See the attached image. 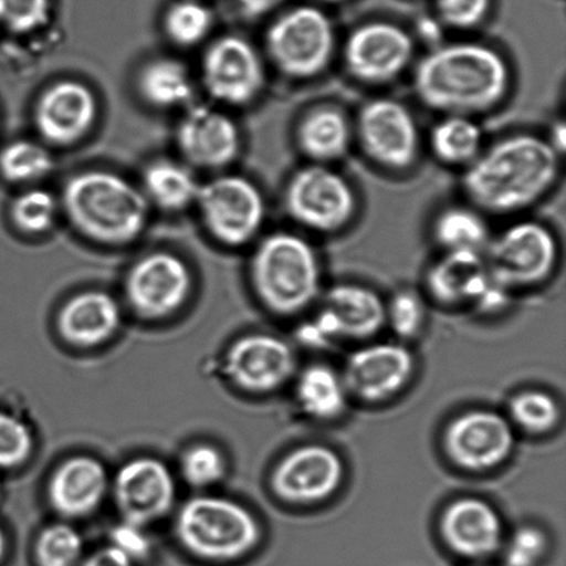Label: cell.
<instances>
[{"mask_svg": "<svg viewBox=\"0 0 566 566\" xmlns=\"http://www.w3.org/2000/svg\"><path fill=\"white\" fill-rule=\"evenodd\" d=\"M512 82L506 57L479 42L437 44L413 71V91L426 107L470 118L499 107Z\"/></svg>", "mask_w": 566, "mask_h": 566, "instance_id": "2", "label": "cell"}, {"mask_svg": "<svg viewBox=\"0 0 566 566\" xmlns=\"http://www.w3.org/2000/svg\"><path fill=\"white\" fill-rule=\"evenodd\" d=\"M80 532L66 524H53L39 534L35 543L38 566H80L83 559Z\"/></svg>", "mask_w": 566, "mask_h": 566, "instance_id": "36", "label": "cell"}, {"mask_svg": "<svg viewBox=\"0 0 566 566\" xmlns=\"http://www.w3.org/2000/svg\"><path fill=\"white\" fill-rule=\"evenodd\" d=\"M212 28V11L198 0H179L170 4L164 15L166 36L180 48L202 43Z\"/></svg>", "mask_w": 566, "mask_h": 566, "instance_id": "33", "label": "cell"}, {"mask_svg": "<svg viewBox=\"0 0 566 566\" xmlns=\"http://www.w3.org/2000/svg\"><path fill=\"white\" fill-rule=\"evenodd\" d=\"M386 325V303L371 289L357 283H338L326 291L313 321L300 327L298 336L311 347L332 342L366 340Z\"/></svg>", "mask_w": 566, "mask_h": 566, "instance_id": "10", "label": "cell"}, {"mask_svg": "<svg viewBox=\"0 0 566 566\" xmlns=\"http://www.w3.org/2000/svg\"><path fill=\"white\" fill-rule=\"evenodd\" d=\"M57 214V199L41 188L21 192L10 207L11 223L25 235L46 234L53 229Z\"/></svg>", "mask_w": 566, "mask_h": 566, "instance_id": "35", "label": "cell"}, {"mask_svg": "<svg viewBox=\"0 0 566 566\" xmlns=\"http://www.w3.org/2000/svg\"><path fill=\"white\" fill-rule=\"evenodd\" d=\"M514 446L513 424L488 409L459 415L443 432V449L449 460L471 473L499 468L513 453Z\"/></svg>", "mask_w": 566, "mask_h": 566, "instance_id": "14", "label": "cell"}, {"mask_svg": "<svg viewBox=\"0 0 566 566\" xmlns=\"http://www.w3.org/2000/svg\"><path fill=\"white\" fill-rule=\"evenodd\" d=\"M180 545L208 563H232L259 546L262 531L248 509L224 497L199 496L181 507L176 523Z\"/></svg>", "mask_w": 566, "mask_h": 566, "instance_id": "5", "label": "cell"}, {"mask_svg": "<svg viewBox=\"0 0 566 566\" xmlns=\"http://www.w3.org/2000/svg\"><path fill=\"white\" fill-rule=\"evenodd\" d=\"M202 223L221 245L240 248L262 231L268 214L260 188L247 177H216L199 188L197 202Z\"/></svg>", "mask_w": 566, "mask_h": 566, "instance_id": "9", "label": "cell"}, {"mask_svg": "<svg viewBox=\"0 0 566 566\" xmlns=\"http://www.w3.org/2000/svg\"><path fill=\"white\" fill-rule=\"evenodd\" d=\"M413 38L403 28L387 21L359 25L343 46L348 74L369 85L396 81L412 64Z\"/></svg>", "mask_w": 566, "mask_h": 566, "instance_id": "13", "label": "cell"}, {"mask_svg": "<svg viewBox=\"0 0 566 566\" xmlns=\"http://www.w3.org/2000/svg\"><path fill=\"white\" fill-rule=\"evenodd\" d=\"M80 566H136L129 557L114 546L99 548L91 557L82 559Z\"/></svg>", "mask_w": 566, "mask_h": 566, "instance_id": "44", "label": "cell"}, {"mask_svg": "<svg viewBox=\"0 0 566 566\" xmlns=\"http://www.w3.org/2000/svg\"><path fill=\"white\" fill-rule=\"evenodd\" d=\"M440 534L448 551L468 562H485L501 553L504 526L492 504L479 497H460L443 510Z\"/></svg>", "mask_w": 566, "mask_h": 566, "instance_id": "20", "label": "cell"}, {"mask_svg": "<svg viewBox=\"0 0 566 566\" xmlns=\"http://www.w3.org/2000/svg\"><path fill=\"white\" fill-rule=\"evenodd\" d=\"M61 207L81 235L108 247L135 242L146 229L149 213L140 188L105 170L72 176L64 186Z\"/></svg>", "mask_w": 566, "mask_h": 566, "instance_id": "3", "label": "cell"}, {"mask_svg": "<svg viewBox=\"0 0 566 566\" xmlns=\"http://www.w3.org/2000/svg\"><path fill=\"white\" fill-rule=\"evenodd\" d=\"M118 303L108 293L88 291L66 303L59 315V331L66 342L81 347L98 346L119 329Z\"/></svg>", "mask_w": 566, "mask_h": 566, "instance_id": "25", "label": "cell"}, {"mask_svg": "<svg viewBox=\"0 0 566 566\" xmlns=\"http://www.w3.org/2000/svg\"><path fill=\"white\" fill-rule=\"evenodd\" d=\"M491 0H438V14L443 24L470 30L484 21Z\"/></svg>", "mask_w": 566, "mask_h": 566, "instance_id": "42", "label": "cell"}, {"mask_svg": "<svg viewBox=\"0 0 566 566\" xmlns=\"http://www.w3.org/2000/svg\"><path fill=\"white\" fill-rule=\"evenodd\" d=\"M510 423L526 434L542 436L556 429L562 408L547 392L528 390L517 394L509 407Z\"/></svg>", "mask_w": 566, "mask_h": 566, "instance_id": "34", "label": "cell"}, {"mask_svg": "<svg viewBox=\"0 0 566 566\" xmlns=\"http://www.w3.org/2000/svg\"><path fill=\"white\" fill-rule=\"evenodd\" d=\"M548 551L551 542L546 532L534 525H524L504 541L501 553L504 566H541Z\"/></svg>", "mask_w": 566, "mask_h": 566, "instance_id": "37", "label": "cell"}, {"mask_svg": "<svg viewBox=\"0 0 566 566\" xmlns=\"http://www.w3.org/2000/svg\"><path fill=\"white\" fill-rule=\"evenodd\" d=\"M191 286L190 270L180 258L155 252L133 265L126 279V296L138 314L164 318L185 305Z\"/></svg>", "mask_w": 566, "mask_h": 566, "instance_id": "16", "label": "cell"}, {"mask_svg": "<svg viewBox=\"0 0 566 566\" xmlns=\"http://www.w3.org/2000/svg\"><path fill=\"white\" fill-rule=\"evenodd\" d=\"M343 480L344 463L338 453L310 443L281 459L271 476V486L281 501L307 506L335 495Z\"/></svg>", "mask_w": 566, "mask_h": 566, "instance_id": "15", "label": "cell"}, {"mask_svg": "<svg viewBox=\"0 0 566 566\" xmlns=\"http://www.w3.org/2000/svg\"><path fill=\"white\" fill-rule=\"evenodd\" d=\"M354 127L342 109L318 107L304 114L296 129L300 151L311 164L329 165L347 154Z\"/></svg>", "mask_w": 566, "mask_h": 566, "instance_id": "26", "label": "cell"}, {"mask_svg": "<svg viewBox=\"0 0 566 566\" xmlns=\"http://www.w3.org/2000/svg\"><path fill=\"white\" fill-rule=\"evenodd\" d=\"M432 240L442 252L484 253L491 240L484 213L473 205H452L436 216Z\"/></svg>", "mask_w": 566, "mask_h": 566, "instance_id": "28", "label": "cell"}, {"mask_svg": "<svg viewBox=\"0 0 566 566\" xmlns=\"http://www.w3.org/2000/svg\"><path fill=\"white\" fill-rule=\"evenodd\" d=\"M294 394L300 409L318 421L340 418L346 412L349 397L342 375L324 364L310 365L303 369L297 377Z\"/></svg>", "mask_w": 566, "mask_h": 566, "instance_id": "27", "label": "cell"}, {"mask_svg": "<svg viewBox=\"0 0 566 566\" xmlns=\"http://www.w3.org/2000/svg\"><path fill=\"white\" fill-rule=\"evenodd\" d=\"M283 203L294 223L318 234H335L352 223L358 198L352 182L331 165L310 164L289 179Z\"/></svg>", "mask_w": 566, "mask_h": 566, "instance_id": "8", "label": "cell"}, {"mask_svg": "<svg viewBox=\"0 0 566 566\" xmlns=\"http://www.w3.org/2000/svg\"><path fill=\"white\" fill-rule=\"evenodd\" d=\"M199 182L187 166L159 159L149 164L143 175V193L148 203L165 212H181L197 202Z\"/></svg>", "mask_w": 566, "mask_h": 566, "instance_id": "29", "label": "cell"}, {"mask_svg": "<svg viewBox=\"0 0 566 566\" xmlns=\"http://www.w3.org/2000/svg\"><path fill=\"white\" fill-rule=\"evenodd\" d=\"M32 451L31 430L15 416L0 410V469L19 468Z\"/></svg>", "mask_w": 566, "mask_h": 566, "instance_id": "40", "label": "cell"}, {"mask_svg": "<svg viewBox=\"0 0 566 566\" xmlns=\"http://www.w3.org/2000/svg\"><path fill=\"white\" fill-rule=\"evenodd\" d=\"M108 475L96 459L76 457L54 471L49 482V501L64 517H85L103 503Z\"/></svg>", "mask_w": 566, "mask_h": 566, "instance_id": "23", "label": "cell"}, {"mask_svg": "<svg viewBox=\"0 0 566 566\" xmlns=\"http://www.w3.org/2000/svg\"><path fill=\"white\" fill-rule=\"evenodd\" d=\"M336 33L329 17L313 6H300L282 14L269 28L265 50L282 75L313 80L332 63Z\"/></svg>", "mask_w": 566, "mask_h": 566, "instance_id": "6", "label": "cell"}, {"mask_svg": "<svg viewBox=\"0 0 566 566\" xmlns=\"http://www.w3.org/2000/svg\"><path fill=\"white\" fill-rule=\"evenodd\" d=\"M237 2L248 19H260L279 8L283 0H237Z\"/></svg>", "mask_w": 566, "mask_h": 566, "instance_id": "45", "label": "cell"}, {"mask_svg": "<svg viewBox=\"0 0 566 566\" xmlns=\"http://www.w3.org/2000/svg\"><path fill=\"white\" fill-rule=\"evenodd\" d=\"M413 371L415 358L407 347L374 343L349 355L342 377L349 397L375 403L401 392Z\"/></svg>", "mask_w": 566, "mask_h": 566, "instance_id": "17", "label": "cell"}, {"mask_svg": "<svg viewBox=\"0 0 566 566\" xmlns=\"http://www.w3.org/2000/svg\"><path fill=\"white\" fill-rule=\"evenodd\" d=\"M325 2H342V0H325Z\"/></svg>", "mask_w": 566, "mask_h": 566, "instance_id": "47", "label": "cell"}, {"mask_svg": "<svg viewBox=\"0 0 566 566\" xmlns=\"http://www.w3.org/2000/svg\"><path fill=\"white\" fill-rule=\"evenodd\" d=\"M6 548H8V542H6V535L2 530V526H0V563L3 562V558L6 556Z\"/></svg>", "mask_w": 566, "mask_h": 566, "instance_id": "46", "label": "cell"}, {"mask_svg": "<svg viewBox=\"0 0 566 566\" xmlns=\"http://www.w3.org/2000/svg\"><path fill=\"white\" fill-rule=\"evenodd\" d=\"M143 528L144 526L124 521V524L116 526L113 535H111V541H113L111 546L118 548L133 563L142 562V559L148 557L149 551H151V542H149Z\"/></svg>", "mask_w": 566, "mask_h": 566, "instance_id": "43", "label": "cell"}, {"mask_svg": "<svg viewBox=\"0 0 566 566\" xmlns=\"http://www.w3.org/2000/svg\"><path fill=\"white\" fill-rule=\"evenodd\" d=\"M181 471L188 484L207 488L223 479L226 460L219 449L202 443L188 449L181 459Z\"/></svg>", "mask_w": 566, "mask_h": 566, "instance_id": "38", "label": "cell"}, {"mask_svg": "<svg viewBox=\"0 0 566 566\" xmlns=\"http://www.w3.org/2000/svg\"><path fill=\"white\" fill-rule=\"evenodd\" d=\"M226 370L242 390L273 392L294 376L296 355L279 337L249 335L232 344L227 353Z\"/></svg>", "mask_w": 566, "mask_h": 566, "instance_id": "21", "label": "cell"}, {"mask_svg": "<svg viewBox=\"0 0 566 566\" xmlns=\"http://www.w3.org/2000/svg\"><path fill=\"white\" fill-rule=\"evenodd\" d=\"M50 19V0H0V25L27 35L41 30Z\"/></svg>", "mask_w": 566, "mask_h": 566, "instance_id": "39", "label": "cell"}, {"mask_svg": "<svg viewBox=\"0 0 566 566\" xmlns=\"http://www.w3.org/2000/svg\"><path fill=\"white\" fill-rule=\"evenodd\" d=\"M559 256L558 241L537 220H520L492 235L484 251L492 279L509 289L539 285L554 273Z\"/></svg>", "mask_w": 566, "mask_h": 566, "instance_id": "7", "label": "cell"}, {"mask_svg": "<svg viewBox=\"0 0 566 566\" xmlns=\"http://www.w3.org/2000/svg\"><path fill=\"white\" fill-rule=\"evenodd\" d=\"M114 495L126 523L146 526L165 517L174 507V475L157 459H133L116 473Z\"/></svg>", "mask_w": 566, "mask_h": 566, "instance_id": "19", "label": "cell"}, {"mask_svg": "<svg viewBox=\"0 0 566 566\" xmlns=\"http://www.w3.org/2000/svg\"><path fill=\"white\" fill-rule=\"evenodd\" d=\"M484 133L474 118L443 115L430 132L429 144L438 160L448 166H468L479 157Z\"/></svg>", "mask_w": 566, "mask_h": 566, "instance_id": "31", "label": "cell"}, {"mask_svg": "<svg viewBox=\"0 0 566 566\" xmlns=\"http://www.w3.org/2000/svg\"><path fill=\"white\" fill-rule=\"evenodd\" d=\"M0 493H2V485H0Z\"/></svg>", "mask_w": 566, "mask_h": 566, "instance_id": "48", "label": "cell"}, {"mask_svg": "<svg viewBox=\"0 0 566 566\" xmlns=\"http://www.w3.org/2000/svg\"><path fill=\"white\" fill-rule=\"evenodd\" d=\"M201 70L209 96L234 107L254 102L268 81L259 50L237 35L216 39L203 54Z\"/></svg>", "mask_w": 566, "mask_h": 566, "instance_id": "12", "label": "cell"}, {"mask_svg": "<svg viewBox=\"0 0 566 566\" xmlns=\"http://www.w3.org/2000/svg\"><path fill=\"white\" fill-rule=\"evenodd\" d=\"M97 116L98 103L92 88L72 80L53 83L33 108L39 136L57 147L82 142L96 125Z\"/></svg>", "mask_w": 566, "mask_h": 566, "instance_id": "18", "label": "cell"}, {"mask_svg": "<svg viewBox=\"0 0 566 566\" xmlns=\"http://www.w3.org/2000/svg\"><path fill=\"white\" fill-rule=\"evenodd\" d=\"M48 148L32 140H15L0 149V176L11 185H33L52 174Z\"/></svg>", "mask_w": 566, "mask_h": 566, "instance_id": "32", "label": "cell"}, {"mask_svg": "<svg viewBox=\"0 0 566 566\" xmlns=\"http://www.w3.org/2000/svg\"><path fill=\"white\" fill-rule=\"evenodd\" d=\"M484 253L442 252L427 273V289L447 305H475L492 285Z\"/></svg>", "mask_w": 566, "mask_h": 566, "instance_id": "24", "label": "cell"}, {"mask_svg": "<svg viewBox=\"0 0 566 566\" xmlns=\"http://www.w3.org/2000/svg\"><path fill=\"white\" fill-rule=\"evenodd\" d=\"M426 310L415 292L399 291L386 304V324L401 338L418 336L424 324Z\"/></svg>", "mask_w": 566, "mask_h": 566, "instance_id": "41", "label": "cell"}, {"mask_svg": "<svg viewBox=\"0 0 566 566\" xmlns=\"http://www.w3.org/2000/svg\"><path fill=\"white\" fill-rule=\"evenodd\" d=\"M176 140L187 163L205 170L227 168L241 151L235 122L208 105L188 109L177 127Z\"/></svg>", "mask_w": 566, "mask_h": 566, "instance_id": "22", "label": "cell"}, {"mask_svg": "<svg viewBox=\"0 0 566 566\" xmlns=\"http://www.w3.org/2000/svg\"><path fill=\"white\" fill-rule=\"evenodd\" d=\"M354 136L371 163L390 170L410 168L419 157L418 120L396 98L370 99L355 120Z\"/></svg>", "mask_w": 566, "mask_h": 566, "instance_id": "11", "label": "cell"}, {"mask_svg": "<svg viewBox=\"0 0 566 566\" xmlns=\"http://www.w3.org/2000/svg\"><path fill=\"white\" fill-rule=\"evenodd\" d=\"M251 280L262 303L273 313H303L319 297L318 253L304 237L275 231L260 241L251 260Z\"/></svg>", "mask_w": 566, "mask_h": 566, "instance_id": "4", "label": "cell"}, {"mask_svg": "<svg viewBox=\"0 0 566 566\" xmlns=\"http://www.w3.org/2000/svg\"><path fill=\"white\" fill-rule=\"evenodd\" d=\"M137 91L148 105L170 109L186 105L193 96V83L187 66L175 59L148 61L137 75Z\"/></svg>", "mask_w": 566, "mask_h": 566, "instance_id": "30", "label": "cell"}, {"mask_svg": "<svg viewBox=\"0 0 566 566\" xmlns=\"http://www.w3.org/2000/svg\"><path fill=\"white\" fill-rule=\"evenodd\" d=\"M562 154L534 133H515L482 148L465 168L462 187L470 205L490 214L534 207L556 186Z\"/></svg>", "mask_w": 566, "mask_h": 566, "instance_id": "1", "label": "cell"}]
</instances>
